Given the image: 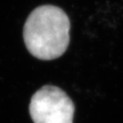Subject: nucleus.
Here are the masks:
<instances>
[{
  "label": "nucleus",
  "instance_id": "1",
  "mask_svg": "<svg viewBox=\"0 0 123 123\" xmlns=\"http://www.w3.org/2000/svg\"><path fill=\"white\" fill-rule=\"evenodd\" d=\"M70 28L69 18L63 10L52 5L41 6L31 12L25 23V44L36 58L55 60L68 47Z\"/></svg>",
  "mask_w": 123,
  "mask_h": 123
},
{
  "label": "nucleus",
  "instance_id": "2",
  "mask_svg": "<svg viewBox=\"0 0 123 123\" xmlns=\"http://www.w3.org/2000/svg\"><path fill=\"white\" fill-rule=\"evenodd\" d=\"M30 114L34 123H73L75 105L61 88L44 86L34 94Z\"/></svg>",
  "mask_w": 123,
  "mask_h": 123
}]
</instances>
